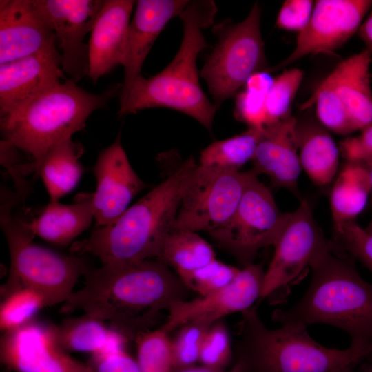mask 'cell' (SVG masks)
Wrapping results in <instances>:
<instances>
[{"instance_id": "obj_42", "label": "cell", "mask_w": 372, "mask_h": 372, "mask_svg": "<svg viewBox=\"0 0 372 372\" xmlns=\"http://www.w3.org/2000/svg\"><path fill=\"white\" fill-rule=\"evenodd\" d=\"M274 79L269 73L260 71L252 74L245 82L244 90L265 96L271 89Z\"/></svg>"}, {"instance_id": "obj_18", "label": "cell", "mask_w": 372, "mask_h": 372, "mask_svg": "<svg viewBox=\"0 0 372 372\" xmlns=\"http://www.w3.org/2000/svg\"><path fill=\"white\" fill-rule=\"evenodd\" d=\"M58 50L41 52L0 64V114L7 115L63 77Z\"/></svg>"}, {"instance_id": "obj_22", "label": "cell", "mask_w": 372, "mask_h": 372, "mask_svg": "<svg viewBox=\"0 0 372 372\" xmlns=\"http://www.w3.org/2000/svg\"><path fill=\"white\" fill-rule=\"evenodd\" d=\"M367 48L344 59L326 77L344 103L355 131L372 124V90Z\"/></svg>"}, {"instance_id": "obj_35", "label": "cell", "mask_w": 372, "mask_h": 372, "mask_svg": "<svg viewBox=\"0 0 372 372\" xmlns=\"http://www.w3.org/2000/svg\"><path fill=\"white\" fill-rule=\"evenodd\" d=\"M240 269L215 259L187 273L180 279L186 287L199 296H205L231 283Z\"/></svg>"}, {"instance_id": "obj_10", "label": "cell", "mask_w": 372, "mask_h": 372, "mask_svg": "<svg viewBox=\"0 0 372 372\" xmlns=\"http://www.w3.org/2000/svg\"><path fill=\"white\" fill-rule=\"evenodd\" d=\"M288 214L279 210L271 192L254 172L230 220L209 234L245 266L260 249L275 244Z\"/></svg>"}, {"instance_id": "obj_9", "label": "cell", "mask_w": 372, "mask_h": 372, "mask_svg": "<svg viewBox=\"0 0 372 372\" xmlns=\"http://www.w3.org/2000/svg\"><path fill=\"white\" fill-rule=\"evenodd\" d=\"M253 174V170L229 171L198 163L182 196L174 229L209 234L225 225Z\"/></svg>"}, {"instance_id": "obj_2", "label": "cell", "mask_w": 372, "mask_h": 372, "mask_svg": "<svg viewBox=\"0 0 372 372\" xmlns=\"http://www.w3.org/2000/svg\"><path fill=\"white\" fill-rule=\"evenodd\" d=\"M197 165L193 157L187 158L114 222L72 243L71 254H90L102 265L156 259L163 240L174 228L182 196Z\"/></svg>"}, {"instance_id": "obj_26", "label": "cell", "mask_w": 372, "mask_h": 372, "mask_svg": "<svg viewBox=\"0 0 372 372\" xmlns=\"http://www.w3.org/2000/svg\"><path fill=\"white\" fill-rule=\"evenodd\" d=\"M371 195V185L362 163L349 162L335 178L330 195L334 231L355 220L365 208Z\"/></svg>"}, {"instance_id": "obj_40", "label": "cell", "mask_w": 372, "mask_h": 372, "mask_svg": "<svg viewBox=\"0 0 372 372\" xmlns=\"http://www.w3.org/2000/svg\"><path fill=\"white\" fill-rule=\"evenodd\" d=\"M88 364L93 372H141L136 360L125 348L92 355Z\"/></svg>"}, {"instance_id": "obj_43", "label": "cell", "mask_w": 372, "mask_h": 372, "mask_svg": "<svg viewBox=\"0 0 372 372\" xmlns=\"http://www.w3.org/2000/svg\"><path fill=\"white\" fill-rule=\"evenodd\" d=\"M358 34L364 42L366 48L372 52V9L362 24H361Z\"/></svg>"}, {"instance_id": "obj_6", "label": "cell", "mask_w": 372, "mask_h": 372, "mask_svg": "<svg viewBox=\"0 0 372 372\" xmlns=\"http://www.w3.org/2000/svg\"><path fill=\"white\" fill-rule=\"evenodd\" d=\"M113 85L99 94L89 92L68 80L1 116L3 140L31 156L35 164L55 145L83 129L95 110L121 92Z\"/></svg>"}, {"instance_id": "obj_29", "label": "cell", "mask_w": 372, "mask_h": 372, "mask_svg": "<svg viewBox=\"0 0 372 372\" xmlns=\"http://www.w3.org/2000/svg\"><path fill=\"white\" fill-rule=\"evenodd\" d=\"M263 130L248 128L240 134L212 143L200 152L198 164L206 167L239 171L253 160Z\"/></svg>"}, {"instance_id": "obj_17", "label": "cell", "mask_w": 372, "mask_h": 372, "mask_svg": "<svg viewBox=\"0 0 372 372\" xmlns=\"http://www.w3.org/2000/svg\"><path fill=\"white\" fill-rule=\"evenodd\" d=\"M56 43L34 0L0 1V64L56 50Z\"/></svg>"}, {"instance_id": "obj_45", "label": "cell", "mask_w": 372, "mask_h": 372, "mask_svg": "<svg viewBox=\"0 0 372 372\" xmlns=\"http://www.w3.org/2000/svg\"><path fill=\"white\" fill-rule=\"evenodd\" d=\"M364 167H366V169L368 173L370 185H371V200H372V159L362 163Z\"/></svg>"}, {"instance_id": "obj_31", "label": "cell", "mask_w": 372, "mask_h": 372, "mask_svg": "<svg viewBox=\"0 0 372 372\" xmlns=\"http://www.w3.org/2000/svg\"><path fill=\"white\" fill-rule=\"evenodd\" d=\"M45 307H48V301L39 291L28 287H20L12 291L1 303V330L5 332L23 325Z\"/></svg>"}, {"instance_id": "obj_49", "label": "cell", "mask_w": 372, "mask_h": 372, "mask_svg": "<svg viewBox=\"0 0 372 372\" xmlns=\"http://www.w3.org/2000/svg\"><path fill=\"white\" fill-rule=\"evenodd\" d=\"M367 360H368V362H372V353H371V355L367 358Z\"/></svg>"}, {"instance_id": "obj_44", "label": "cell", "mask_w": 372, "mask_h": 372, "mask_svg": "<svg viewBox=\"0 0 372 372\" xmlns=\"http://www.w3.org/2000/svg\"><path fill=\"white\" fill-rule=\"evenodd\" d=\"M174 372H236V371L234 367L230 371H226L225 369H216L201 364L200 366L194 365Z\"/></svg>"}, {"instance_id": "obj_16", "label": "cell", "mask_w": 372, "mask_h": 372, "mask_svg": "<svg viewBox=\"0 0 372 372\" xmlns=\"http://www.w3.org/2000/svg\"><path fill=\"white\" fill-rule=\"evenodd\" d=\"M96 189L92 193L94 218L99 227L116 220L145 184L130 165L118 134L99 154L93 167Z\"/></svg>"}, {"instance_id": "obj_25", "label": "cell", "mask_w": 372, "mask_h": 372, "mask_svg": "<svg viewBox=\"0 0 372 372\" xmlns=\"http://www.w3.org/2000/svg\"><path fill=\"white\" fill-rule=\"evenodd\" d=\"M296 136L301 167L316 185H329L339 165V149L331 136L322 125L297 122Z\"/></svg>"}, {"instance_id": "obj_28", "label": "cell", "mask_w": 372, "mask_h": 372, "mask_svg": "<svg viewBox=\"0 0 372 372\" xmlns=\"http://www.w3.org/2000/svg\"><path fill=\"white\" fill-rule=\"evenodd\" d=\"M157 260L180 278L216 259L211 245L196 232L172 229L162 244Z\"/></svg>"}, {"instance_id": "obj_11", "label": "cell", "mask_w": 372, "mask_h": 372, "mask_svg": "<svg viewBox=\"0 0 372 372\" xmlns=\"http://www.w3.org/2000/svg\"><path fill=\"white\" fill-rule=\"evenodd\" d=\"M0 360L14 372H93L88 363L76 360L62 347L56 325L33 319L3 332Z\"/></svg>"}, {"instance_id": "obj_15", "label": "cell", "mask_w": 372, "mask_h": 372, "mask_svg": "<svg viewBox=\"0 0 372 372\" xmlns=\"http://www.w3.org/2000/svg\"><path fill=\"white\" fill-rule=\"evenodd\" d=\"M62 50L61 69L76 82L89 74V46L83 42L102 8L101 0H34Z\"/></svg>"}, {"instance_id": "obj_7", "label": "cell", "mask_w": 372, "mask_h": 372, "mask_svg": "<svg viewBox=\"0 0 372 372\" xmlns=\"http://www.w3.org/2000/svg\"><path fill=\"white\" fill-rule=\"evenodd\" d=\"M12 204L3 200L1 208V225L10 256V273L1 287V298L20 287H28L43 295L48 306L65 302L79 278L91 269L87 260L34 243L35 235L28 221L12 214Z\"/></svg>"}, {"instance_id": "obj_33", "label": "cell", "mask_w": 372, "mask_h": 372, "mask_svg": "<svg viewBox=\"0 0 372 372\" xmlns=\"http://www.w3.org/2000/svg\"><path fill=\"white\" fill-rule=\"evenodd\" d=\"M303 76L302 70L292 68L285 70L274 79L265 98L267 126L291 116L290 112L292 102Z\"/></svg>"}, {"instance_id": "obj_23", "label": "cell", "mask_w": 372, "mask_h": 372, "mask_svg": "<svg viewBox=\"0 0 372 372\" xmlns=\"http://www.w3.org/2000/svg\"><path fill=\"white\" fill-rule=\"evenodd\" d=\"M93 219L90 194L79 196L76 202L70 205L50 201L36 218L28 221V226L35 236L65 246L87 229Z\"/></svg>"}, {"instance_id": "obj_5", "label": "cell", "mask_w": 372, "mask_h": 372, "mask_svg": "<svg viewBox=\"0 0 372 372\" xmlns=\"http://www.w3.org/2000/svg\"><path fill=\"white\" fill-rule=\"evenodd\" d=\"M236 344V372H339L355 368L372 353V347L351 344L329 348L314 340L304 324L288 323L271 329L256 306L242 311Z\"/></svg>"}, {"instance_id": "obj_1", "label": "cell", "mask_w": 372, "mask_h": 372, "mask_svg": "<svg viewBox=\"0 0 372 372\" xmlns=\"http://www.w3.org/2000/svg\"><path fill=\"white\" fill-rule=\"evenodd\" d=\"M83 287L74 291L61 313L81 310L134 340L150 331L163 311L188 300L191 291L170 267L157 259L127 265H102L84 276Z\"/></svg>"}, {"instance_id": "obj_32", "label": "cell", "mask_w": 372, "mask_h": 372, "mask_svg": "<svg viewBox=\"0 0 372 372\" xmlns=\"http://www.w3.org/2000/svg\"><path fill=\"white\" fill-rule=\"evenodd\" d=\"M169 333L159 327L134 340L141 372H174Z\"/></svg>"}, {"instance_id": "obj_47", "label": "cell", "mask_w": 372, "mask_h": 372, "mask_svg": "<svg viewBox=\"0 0 372 372\" xmlns=\"http://www.w3.org/2000/svg\"><path fill=\"white\" fill-rule=\"evenodd\" d=\"M339 372H354V368L353 367L346 368L344 369L341 370Z\"/></svg>"}, {"instance_id": "obj_24", "label": "cell", "mask_w": 372, "mask_h": 372, "mask_svg": "<svg viewBox=\"0 0 372 372\" xmlns=\"http://www.w3.org/2000/svg\"><path fill=\"white\" fill-rule=\"evenodd\" d=\"M83 147L68 138L52 147L37 163L25 164L28 174L35 172L43 180L50 201L55 202L79 182L83 168L79 161Z\"/></svg>"}, {"instance_id": "obj_37", "label": "cell", "mask_w": 372, "mask_h": 372, "mask_svg": "<svg viewBox=\"0 0 372 372\" xmlns=\"http://www.w3.org/2000/svg\"><path fill=\"white\" fill-rule=\"evenodd\" d=\"M338 247L360 260L372 273V234L355 220L335 231Z\"/></svg>"}, {"instance_id": "obj_3", "label": "cell", "mask_w": 372, "mask_h": 372, "mask_svg": "<svg viewBox=\"0 0 372 372\" xmlns=\"http://www.w3.org/2000/svg\"><path fill=\"white\" fill-rule=\"evenodd\" d=\"M216 12V5L211 0L189 1L179 16L183 35L174 58L158 74L149 78L137 77L119 95L118 116L152 107H166L187 114L212 130L218 107L200 87L196 61L208 45L203 30L213 24Z\"/></svg>"}, {"instance_id": "obj_27", "label": "cell", "mask_w": 372, "mask_h": 372, "mask_svg": "<svg viewBox=\"0 0 372 372\" xmlns=\"http://www.w3.org/2000/svg\"><path fill=\"white\" fill-rule=\"evenodd\" d=\"M60 344L67 351L103 353L125 348L128 340L122 334L107 327L104 322L88 315L64 320L56 325Z\"/></svg>"}, {"instance_id": "obj_46", "label": "cell", "mask_w": 372, "mask_h": 372, "mask_svg": "<svg viewBox=\"0 0 372 372\" xmlns=\"http://www.w3.org/2000/svg\"><path fill=\"white\" fill-rule=\"evenodd\" d=\"M362 372H372V362H367L362 364Z\"/></svg>"}, {"instance_id": "obj_4", "label": "cell", "mask_w": 372, "mask_h": 372, "mask_svg": "<svg viewBox=\"0 0 372 372\" xmlns=\"http://www.w3.org/2000/svg\"><path fill=\"white\" fill-rule=\"evenodd\" d=\"M310 267L304 295L290 308L276 310L273 319L281 324L332 325L345 331L351 344L372 347V283L331 242L316 254Z\"/></svg>"}, {"instance_id": "obj_20", "label": "cell", "mask_w": 372, "mask_h": 372, "mask_svg": "<svg viewBox=\"0 0 372 372\" xmlns=\"http://www.w3.org/2000/svg\"><path fill=\"white\" fill-rule=\"evenodd\" d=\"M297 122L290 116L266 127L252 161L253 171L257 175H267L273 186L285 188L300 199L298 181L302 167L296 136Z\"/></svg>"}, {"instance_id": "obj_39", "label": "cell", "mask_w": 372, "mask_h": 372, "mask_svg": "<svg viewBox=\"0 0 372 372\" xmlns=\"http://www.w3.org/2000/svg\"><path fill=\"white\" fill-rule=\"evenodd\" d=\"M314 6L311 0H287L277 16L276 25L289 31L300 32L308 24Z\"/></svg>"}, {"instance_id": "obj_12", "label": "cell", "mask_w": 372, "mask_h": 372, "mask_svg": "<svg viewBox=\"0 0 372 372\" xmlns=\"http://www.w3.org/2000/svg\"><path fill=\"white\" fill-rule=\"evenodd\" d=\"M329 242L316 223L304 199L289 213L275 242L274 253L265 272L260 298H266L296 279Z\"/></svg>"}, {"instance_id": "obj_38", "label": "cell", "mask_w": 372, "mask_h": 372, "mask_svg": "<svg viewBox=\"0 0 372 372\" xmlns=\"http://www.w3.org/2000/svg\"><path fill=\"white\" fill-rule=\"evenodd\" d=\"M265 96L243 90L235 101L236 119L246 123L249 128L263 130L268 125Z\"/></svg>"}, {"instance_id": "obj_34", "label": "cell", "mask_w": 372, "mask_h": 372, "mask_svg": "<svg viewBox=\"0 0 372 372\" xmlns=\"http://www.w3.org/2000/svg\"><path fill=\"white\" fill-rule=\"evenodd\" d=\"M211 326L200 322H189L179 328L170 347L174 371L195 365L199 362L201 345Z\"/></svg>"}, {"instance_id": "obj_21", "label": "cell", "mask_w": 372, "mask_h": 372, "mask_svg": "<svg viewBox=\"0 0 372 372\" xmlns=\"http://www.w3.org/2000/svg\"><path fill=\"white\" fill-rule=\"evenodd\" d=\"M134 3L132 0L104 1L88 43V76L94 83L122 65L124 43Z\"/></svg>"}, {"instance_id": "obj_8", "label": "cell", "mask_w": 372, "mask_h": 372, "mask_svg": "<svg viewBox=\"0 0 372 372\" xmlns=\"http://www.w3.org/2000/svg\"><path fill=\"white\" fill-rule=\"evenodd\" d=\"M260 16L261 8L256 3L242 21L234 24L227 20L213 28L218 42L200 76L217 107L234 96L252 74L266 68Z\"/></svg>"}, {"instance_id": "obj_48", "label": "cell", "mask_w": 372, "mask_h": 372, "mask_svg": "<svg viewBox=\"0 0 372 372\" xmlns=\"http://www.w3.org/2000/svg\"><path fill=\"white\" fill-rule=\"evenodd\" d=\"M366 231L372 234V220L368 225V226L365 228Z\"/></svg>"}, {"instance_id": "obj_36", "label": "cell", "mask_w": 372, "mask_h": 372, "mask_svg": "<svg viewBox=\"0 0 372 372\" xmlns=\"http://www.w3.org/2000/svg\"><path fill=\"white\" fill-rule=\"evenodd\" d=\"M232 355L227 329L220 321L213 324L203 339L199 362L209 367L225 369Z\"/></svg>"}, {"instance_id": "obj_14", "label": "cell", "mask_w": 372, "mask_h": 372, "mask_svg": "<svg viewBox=\"0 0 372 372\" xmlns=\"http://www.w3.org/2000/svg\"><path fill=\"white\" fill-rule=\"evenodd\" d=\"M265 272L261 263L244 266L226 287L172 305L161 328L169 333L189 322L211 326L226 316L242 313L260 298Z\"/></svg>"}, {"instance_id": "obj_13", "label": "cell", "mask_w": 372, "mask_h": 372, "mask_svg": "<svg viewBox=\"0 0 372 372\" xmlns=\"http://www.w3.org/2000/svg\"><path fill=\"white\" fill-rule=\"evenodd\" d=\"M372 7L371 0H318L307 26L298 33L291 54L273 70L285 68L309 54H329L358 31Z\"/></svg>"}, {"instance_id": "obj_30", "label": "cell", "mask_w": 372, "mask_h": 372, "mask_svg": "<svg viewBox=\"0 0 372 372\" xmlns=\"http://www.w3.org/2000/svg\"><path fill=\"white\" fill-rule=\"evenodd\" d=\"M313 104L316 106L318 118L324 128L339 134L355 132L344 103L333 87L324 80L300 109H307Z\"/></svg>"}, {"instance_id": "obj_19", "label": "cell", "mask_w": 372, "mask_h": 372, "mask_svg": "<svg viewBox=\"0 0 372 372\" xmlns=\"http://www.w3.org/2000/svg\"><path fill=\"white\" fill-rule=\"evenodd\" d=\"M189 1L138 0L129 24L123 47L124 80L120 94L141 76L142 65L166 24L180 16Z\"/></svg>"}, {"instance_id": "obj_41", "label": "cell", "mask_w": 372, "mask_h": 372, "mask_svg": "<svg viewBox=\"0 0 372 372\" xmlns=\"http://www.w3.org/2000/svg\"><path fill=\"white\" fill-rule=\"evenodd\" d=\"M340 149L349 162L364 163L372 159V124L362 130L358 136L341 141Z\"/></svg>"}]
</instances>
